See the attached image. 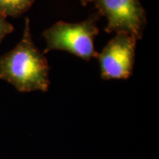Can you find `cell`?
I'll return each mask as SVG.
<instances>
[{
	"instance_id": "6da1fadb",
	"label": "cell",
	"mask_w": 159,
	"mask_h": 159,
	"mask_svg": "<svg viewBox=\"0 0 159 159\" xmlns=\"http://www.w3.org/2000/svg\"><path fill=\"white\" fill-rule=\"evenodd\" d=\"M49 66L44 54L33 42L30 21L26 18L21 41L11 51L0 55V80L19 92L49 90Z\"/></svg>"
},
{
	"instance_id": "7a4b0ae2",
	"label": "cell",
	"mask_w": 159,
	"mask_h": 159,
	"mask_svg": "<svg viewBox=\"0 0 159 159\" xmlns=\"http://www.w3.org/2000/svg\"><path fill=\"white\" fill-rule=\"evenodd\" d=\"M98 12L79 23L60 21L45 30L43 36L47 42L43 54L52 50L68 52L85 61L97 57L94 39L99 34L97 22L100 19Z\"/></svg>"
},
{
	"instance_id": "3957f363",
	"label": "cell",
	"mask_w": 159,
	"mask_h": 159,
	"mask_svg": "<svg viewBox=\"0 0 159 159\" xmlns=\"http://www.w3.org/2000/svg\"><path fill=\"white\" fill-rule=\"evenodd\" d=\"M97 12L106 18V33H127L137 40L143 38L146 11L140 0H93Z\"/></svg>"
},
{
	"instance_id": "277c9868",
	"label": "cell",
	"mask_w": 159,
	"mask_h": 159,
	"mask_svg": "<svg viewBox=\"0 0 159 159\" xmlns=\"http://www.w3.org/2000/svg\"><path fill=\"white\" fill-rule=\"evenodd\" d=\"M137 40L127 33H116L98 53L102 80L128 79L133 74Z\"/></svg>"
},
{
	"instance_id": "5b68a950",
	"label": "cell",
	"mask_w": 159,
	"mask_h": 159,
	"mask_svg": "<svg viewBox=\"0 0 159 159\" xmlns=\"http://www.w3.org/2000/svg\"><path fill=\"white\" fill-rule=\"evenodd\" d=\"M35 0H0V15L16 18L21 16L33 6Z\"/></svg>"
},
{
	"instance_id": "8992f818",
	"label": "cell",
	"mask_w": 159,
	"mask_h": 159,
	"mask_svg": "<svg viewBox=\"0 0 159 159\" xmlns=\"http://www.w3.org/2000/svg\"><path fill=\"white\" fill-rule=\"evenodd\" d=\"M14 30V27L7 21L5 17L0 15V43L2 41L6 35Z\"/></svg>"
},
{
	"instance_id": "52a82bcc",
	"label": "cell",
	"mask_w": 159,
	"mask_h": 159,
	"mask_svg": "<svg viewBox=\"0 0 159 159\" xmlns=\"http://www.w3.org/2000/svg\"><path fill=\"white\" fill-rule=\"evenodd\" d=\"M80 2L83 5L86 6L88 5V4H89L90 2H92L93 0H80Z\"/></svg>"
}]
</instances>
